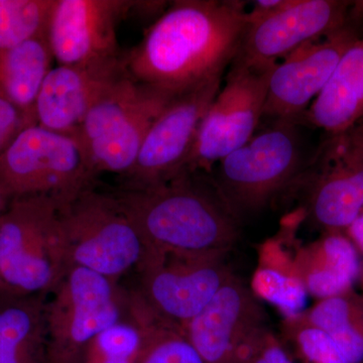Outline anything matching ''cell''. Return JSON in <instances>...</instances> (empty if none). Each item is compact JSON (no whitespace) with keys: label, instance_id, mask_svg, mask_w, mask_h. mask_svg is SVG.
I'll use <instances>...</instances> for the list:
<instances>
[{"label":"cell","instance_id":"cell-22","mask_svg":"<svg viewBox=\"0 0 363 363\" xmlns=\"http://www.w3.org/2000/svg\"><path fill=\"white\" fill-rule=\"evenodd\" d=\"M128 293L130 313L145 334L136 363H205L183 329L157 316L135 288H128Z\"/></svg>","mask_w":363,"mask_h":363},{"label":"cell","instance_id":"cell-27","mask_svg":"<svg viewBox=\"0 0 363 363\" xmlns=\"http://www.w3.org/2000/svg\"><path fill=\"white\" fill-rule=\"evenodd\" d=\"M33 124L37 123L16 107L0 88V155L21 130Z\"/></svg>","mask_w":363,"mask_h":363},{"label":"cell","instance_id":"cell-21","mask_svg":"<svg viewBox=\"0 0 363 363\" xmlns=\"http://www.w3.org/2000/svg\"><path fill=\"white\" fill-rule=\"evenodd\" d=\"M55 61L47 35L0 51V88L35 123V106Z\"/></svg>","mask_w":363,"mask_h":363},{"label":"cell","instance_id":"cell-14","mask_svg":"<svg viewBox=\"0 0 363 363\" xmlns=\"http://www.w3.org/2000/svg\"><path fill=\"white\" fill-rule=\"evenodd\" d=\"M353 1L290 0L277 13L248 21L231 65L269 68L308 43L336 32L350 20ZM230 65V66H231Z\"/></svg>","mask_w":363,"mask_h":363},{"label":"cell","instance_id":"cell-6","mask_svg":"<svg viewBox=\"0 0 363 363\" xmlns=\"http://www.w3.org/2000/svg\"><path fill=\"white\" fill-rule=\"evenodd\" d=\"M176 96L126 74L90 109L78 131L97 176H125L152 124Z\"/></svg>","mask_w":363,"mask_h":363},{"label":"cell","instance_id":"cell-30","mask_svg":"<svg viewBox=\"0 0 363 363\" xmlns=\"http://www.w3.org/2000/svg\"><path fill=\"white\" fill-rule=\"evenodd\" d=\"M9 200L4 197V195L2 194L1 191H0V219H1L4 212H6V208L9 206Z\"/></svg>","mask_w":363,"mask_h":363},{"label":"cell","instance_id":"cell-31","mask_svg":"<svg viewBox=\"0 0 363 363\" xmlns=\"http://www.w3.org/2000/svg\"><path fill=\"white\" fill-rule=\"evenodd\" d=\"M354 13L357 14L360 18H363V1H354V6H353Z\"/></svg>","mask_w":363,"mask_h":363},{"label":"cell","instance_id":"cell-23","mask_svg":"<svg viewBox=\"0 0 363 363\" xmlns=\"http://www.w3.org/2000/svg\"><path fill=\"white\" fill-rule=\"evenodd\" d=\"M344 294L323 298L300 316L325 332L350 363L363 362V306Z\"/></svg>","mask_w":363,"mask_h":363},{"label":"cell","instance_id":"cell-8","mask_svg":"<svg viewBox=\"0 0 363 363\" xmlns=\"http://www.w3.org/2000/svg\"><path fill=\"white\" fill-rule=\"evenodd\" d=\"M97 178L78 136L39 124L21 130L0 155V191L9 202L33 195L63 201Z\"/></svg>","mask_w":363,"mask_h":363},{"label":"cell","instance_id":"cell-9","mask_svg":"<svg viewBox=\"0 0 363 363\" xmlns=\"http://www.w3.org/2000/svg\"><path fill=\"white\" fill-rule=\"evenodd\" d=\"M226 253L161 252L149 247L133 288L157 316L185 328L233 276Z\"/></svg>","mask_w":363,"mask_h":363},{"label":"cell","instance_id":"cell-1","mask_svg":"<svg viewBox=\"0 0 363 363\" xmlns=\"http://www.w3.org/2000/svg\"><path fill=\"white\" fill-rule=\"evenodd\" d=\"M247 26L245 2L177 0L124 52L126 71L140 82L180 94L222 79Z\"/></svg>","mask_w":363,"mask_h":363},{"label":"cell","instance_id":"cell-10","mask_svg":"<svg viewBox=\"0 0 363 363\" xmlns=\"http://www.w3.org/2000/svg\"><path fill=\"white\" fill-rule=\"evenodd\" d=\"M276 65L229 67L225 84L200 124L185 169L212 174L219 162L255 135L264 118L269 77Z\"/></svg>","mask_w":363,"mask_h":363},{"label":"cell","instance_id":"cell-28","mask_svg":"<svg viewBox=\"0 0 363 363\" xmlns=\"http://www.w3.org/2000/svg\"><path fill=\"white\" fill-rule=\"evenodd\" d=\"M247 363H294L278 339L267 332Z\"/></svg>","mask_w":363,"mask_h":363},{"label":"cell","instance_id":"cell-33","mask_svg":"<svg viewBox=\"0 0 363 363\" xmlns=\"http://www.w3.org/2000/svg\"><path fill=\"white\" fill-rule=\"evenodd\" d=\"M2 294H4V293H2L1 286H0V297H1Z\"/></svg>","mask_w":363,"mask_h":363},{"label":"cell","instance_id":"cell-12","mask_svg":"<svg viewBox=\"0 0 363 363\" xmlns=\"http://www.w3.org/2000/svg\"><path fill=\"white\" fill-rule=\"evenodd\" d=\"M184 332L205 363H247L269 330L259 298L233 274Z\"/></svg>","mask_w":363,"mask_h":363},{"label":"cell","instance_id":"cell-24","mask_svg":"<svg viewBox=\"0 0 363 363\" xmlns=\"http://www.w3.org/2000/svg\"><path fill=\"white\" fill-rule=\"evenodd\" d=\"M55 0H0V51L47 35Z\"/></svg>","mask_w":363,"mask_h":363},{"label":"cell","instance_id":"cell-18","mask_svg":"<svg viewBox=\"0 0 363 363\" xmlns=\"http://www.w3.org/2000/svg\"><path fill=\"white\" fill-rule=\"evenodd\" d=\"M363 119V33L336 66L330 79L298 121L328 135L343 133Z\"/></svg>","mask_w":363,"mask_h":363},{"label":"cell","instance_id":"cell-15","mask_svg":"<svg viewBox=\"0 0 363 363\" xmlns=\"http://www.w3.org/2000/svg\"><path fill=\"white\" fill-rule=\"evenodd\" d=\"M363 21L350 20L330 35L308 43L278 62L269 77L264 117L298 124L321 93L336 66L360 37Z\"/></svg>","mask_w":363,"mask_h":363},{"label":"cell","instance_id":"cell-3","mask_svg":"<svg viewBox=\"0 0 363 363\" xmlns=\"http://www.w3.org/2000/svg\"><path fill=\"white\" fill-rule=\"evenodd\" d=\"M61 200L33 195L9 203L0 219V286L11 296H48L68 271Z\"/></svg>","mask_w":363,"mask_h":363},{"label":"cell","instance_id":"cell-5","mask_svg":"<svg viewBox=\"0 0 363 363\" xmlns=\"http://www.w3.org/2000/svg\"><path fill=\"white\" fill-rule=\"evenodd\" d=\"M298 125L272 121L215 167V183L240 220L269 206L302 175L307 164Z\"/></svg>","mask_w":363,"mask_h":363},{"label":"cell","instance_id":"cell-13","mask_svg":"<svg viewBox=\"0 0 363 363\" xmlns=\"http://www.w3.org/2000/svg\"><path fill=\"white\" fill-rule=\"evenodd\" d=\"M222 79L176 95L152 124L123 184L152 185L185 171L198 130L218 94Z\"/></svg>","mask_w":363,"mask_h":363},{"label":"cell","instance_id":"cell-7","mask_svg":"<svg viewBox=\"0 0 363 363\" xmlns=\"http://www.w3.org/2000/svg\"><path fill=\"white\" fill-rule=\"evenodd\" d=\"M45 301L50 363H79L100 332L128 317V288L84 267L68 269Z\"/></svg>","mask_w":363,"mask_h":363},{"label":"cell","instance_id":"cell-2","mask_svg":"<svg viewBox=\"0 0 363 363\" xmlns=\"http://www.w3.org/2000/svg\"><path fill=\"white\" fill-rule=\"evenodd\" d=\"M109 191L147 247L168 252L227 255L240 238L241 220L212 174L185 169L161 183L121 184Z\"/></svg>","mask_w":363,"mask_h":363},{"label":"cell","instance_id":"cell-20","mask_svg":"<svg viewBox=\"0 0 363 363\" xmlns=\"http://www.w3.org/2000/svg\"><path fill=\"white\" fill-rule=\"evenodd\" d=\"M47 296L0 297V363H50L45 306Z\"/></svg>","mask_w":363,"mask_h":363},{"label":"cell","instance_id":"cell-11","mask_svg":"<svg viewBox=\"0 0 363 363\" xmlns=\"http://www.w3.org/2000/svg\"><path fill=\"white\" fill-rule=\"evenodd\" d=\"M305 216L329 229L350 227L363 212V130L328 135L312 157Z\"/></svg>","mask_w":363,"mask_h":363},{"label":"cell","instance_id":"cell-26","mask_svg":"<svg viewBox=\"0 0 363 363\" xmlns=\"http://www.w3.org/2000/svg\"><path fill=\"white\" fill-rule=\"evenodd\" d=\"M257 290L274 304L281 306L289 318L301 314L305 303L304 286L295 274L264 269L257 274Z\"/></svg>","mask_w":363,"mask_h":363},{"label":"cell","instance_id":"cell-29","mask_svg":"<svg viewBox=\"0 0 363 363\" xmlns=\"http://www.w3.org/2000/svg\"><path fill=\"white\" fill-rule=\"evenodd\" d=\"M351 227V233L353 238L357 241L358 245L363 250V214L358 217L357 220L352 224Z\"/></svg>","mask_w":363,"mask_h":363},{"label":"cell","instance_id":"cell-17","mask_svg":"<svg viewBox=\"0 0 363 363\" xmlns=\"http://www.w3.org/2000/svg\"><path fill=\"white\" fill-rule=\"evenodd\" d=\"M128 74L121 56L84 65L57 66L45 78L35 106L37 124L78 136L90 109Z\"/></svg>","mask_w":363,"mask_h":363},{"label":"cell","instance_id":"cell-16","mask_svg":"<svg viewBox=\"0 0 363 363\" xmlns=\"http://www.w3.org/2000/svg\"><path fill=\"white\" fill-rule=\"evenodd\" d=\"M131 0H55L47 37L60 66L84 65L121 56L117 28Z\"/></svg>","mask_w":363,"mask_h":363},{"label":"cell","instance_id":"cell-32","mask_svg":"<svg viewBox=\"0 0 363 363\" xmlns=\"http://www.w3.org/2000/svg\"><path fill=\"white\" fill-rule=\"evenodd\" d=\"M358 125H359V126H360V128H362V130H363V119H362V123H360L359 124H358Z\"/></svg>","mask_w":363,"mask_h":363},{"label":"cell","instance_id":"cell-4","mask_svg":"<svg viewBox=\"0 0 363 363\" xmlns=\"http://www.w3.org/2000/svg\"><path fill=\"white\" fill-rule=\"evenodd\" d=\"M59 220L69 267L121 281L143 262L147 247L109 190L97 185L60 202Z\"/></svg>","mask_w":363,"mask_h":363},{"label":"cell","instance_id":"cell-25","mask_svg":"<svg viewBox=\"0 0 363 363\" xmlns=\"http://www.w3.org/2000/svg\"><path fill=\"white\" fill-rule=\"evenodd\" d=\"M285 328L303 363H350L325 332L306 323L300 314L289 318Z\"/></svg>","mask_w":363,"mask_h":363},{"label":"cell","instance_id":"cell-19","mask_svg":"<svg viewBox=\"0 0 363 363\" xmlns=\"http://www.w3.org/2000/svg\"><path fill=\"white\" fill-rule=\"evenodd\" d=\"M358 269L355 248L337 234L300 248L294 260V274L306 292L320 300L346 293Z\"/></svg>","mask_w":363,"mask_h":363}]
</instances>
